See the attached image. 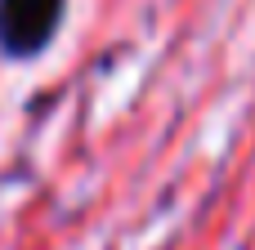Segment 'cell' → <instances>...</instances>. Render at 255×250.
I'll list each match as a JSON object with an SVG mask.
<instances>
[{"label":"cell","mask_w":255,"mask_h":250,"mask_svg":"<svg viewBox=\"0 0 255 250\" xmlns=\"http://www.w3.org/2000/svg\"><path fill=\"white\" fill-rule=\"evenodd\" d=\"M67 0H0V49L9 58H36L63 27Z\"/></svg>","instance_id":"obj_1"}]
</instances>
